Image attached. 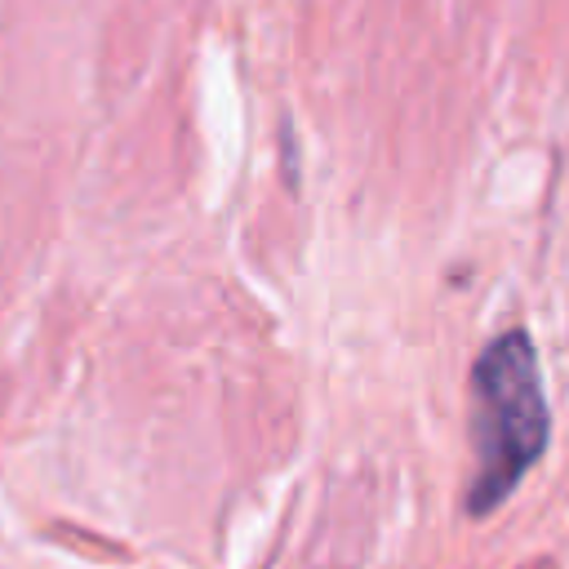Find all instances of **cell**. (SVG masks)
Instances as JSON below:
<instances>
[{
  "label": "cell",
  "instance_id": "6da1fadb",
  "mask_svg": "<svg viewBox=\"0 0 569 569\" xmlns=\"http://www.w3.org/2000/svg\"><path fill=\"white\" fill-rule=\"evenodd\" d=\"M551 409L542 391L538 347L525 329L485 342L471 365V449L476 476L462 493L467 516H489L547 453Z\"/></svg>",
  "mask_w": 569,
  "mask_h": 569
}]
</instances>
